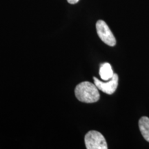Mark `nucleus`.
<instances>
[{
  "instance_id": "1",
  "label": "nucleus",
  "mask_w": 149,
  "mask_h": 149,
  "mask_svg": "<svg viewBox=\"0 0 149 149\" xmlns=\"http://www.w3.org/2000/svg\"><path fill=\"white\" fill-rule=\"evenodd\" d=\"M74 95L79 101L84 103H95L100 100L99 89L90 81H83L77 85Z\"/></svg>"
},
{
  "instance_id": "2",
  "label": "nucleus",
  "mask_w": 149,
  "mask_h": 149,
  "mask_svg": "<svg viewBox=\"0 0 149 149\" xmlns=\"http://www.w3.org/2000/svg\"><path fill=\"white\" fill-rule=\"evenodd\" d=\"M85 145L87 149H107V141L102 133L90 130L85 135Z\"/></svg>"
},
{
  "instance_id": "3",
  "label": "nucleus",
  "mask_w": 149,
  "mask_h": 149,
  "mask_svg": "<svg viewBox=\"0 0 149 149\" xmlns=\"http://www.w3.org/2000/svg\"><path fill=\"white\" fill-rule=\"evenodd\" d=\"M96 30L98 36L102 42L110 46H115V37L105 22L103 20H98L96 23Z\"/></svg>"
},
{
  "instance_id": "4",
  "label": "nucleus",
  "mask_w": 149,
  "mask_h": 149,
  "mask_svg": "<svg viewBox=\"0 0 149 149\" xmlns=\"http://www.w3.org/2000/svg\"><path fill=\"white\" fill-rule=\"evenodd\" d=\"M93 79H94L95 84L99 90L102 91V92L107 93L108 95L113 94L116 91L117 86H118L119 77L116 73H114L113 77L109 81H107V82L100 81L95 77H93Z\"/></svg>"
},
{
  "instance_id": "5",
  "label": "nucleus",
  "mask_w": 149,
  "mask_h": 149,
  "mask_svg": "<svg viewBox=\"0 0 149 149\" xmlns=\"http://www.w3.org/2000/svg\"><path fill=\"white\" fill-rule=\"evenodd\" d=\"M100 77L104 81H109L113 77L114 72L112 69V67L109 63H104L100 66Z\"/></svg>"
},
{
  "instance_id": "6",
  "label": "nucleus",
  "mask_w": 149,
  "mask_h": 149,
  "mask_svg": "<svg viewBox=\"0 0 149 149\" xmlns=\"http://www.w3.org/2000/svg\"><path fill=\"white\" fill-rule=\"evenodd\" d=\"M139 128L141 135L149 142V118L147 117H141L139 121Z\"/></svg>"
},
{
  "instance_id": "7",
  "label": "nucleus",
  "mask_w": 149,
  "mask_h": 149,
  "mask_svg": "<svg viewBox=\"0 0 149 149\" xmlns=\"http://www.w3.org/2000/svg\"><path fill=\"white\" fill-rule=\"evenodd\" d=\"M79 1V0H67V1L69 3H70V4H75V3H77Z\"/></svg>"
}]
</instances>
